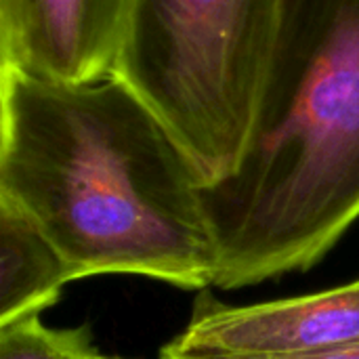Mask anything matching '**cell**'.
Instances as JSON below:
<instances>
[{"mask_svg": "<svg viewBox=\"0 0 359 359\" xmlns=\"http://www.w3.org/2000/svg\"><path fill=\"white\" fill-rule=\"evenodd\" d=\"M133 0H0V69L44 82L109 78Z\"/></svg>", "mask_w": 359, "mask_h": 359, "instance_id": "5b68a950", "label": "cell"}, {"mask_svg": "<svg viewBox=\"0 0 359 359\" xmlns=\"http://www.w3.org/2000/svg\"><path fill=\"white\" fill-rule=\"evenodd\" d=\"M200 189L189 156L118 78L61 84L0 69V198L38 225L74 280L215 284Z\"/></svg>", "mask_w": 359, "mask_h": 359, "instance_id": "6da1fadb", "label": "cell"}, {"mask_svg": "<svg viewBox=\"0 0 359 359\" xmlns=\"http://www.w3.org/2000/svg\"><path fill=\"white\" fill-rule=\"evenodd\" d=\"M101 359H120V358H105V355H103V358Z\"/></svg>", "mask_w": 359, "mask_h": 359, "instance_id": "9c48e42d", "label": "cell"}, {"mask_svg": "<svg viewBox=\"0 0 359 359\" xmlns=\"http://www.w3.org/2000/svg\"><path fill=\"white\" fill-rule=\"evenodd\" d=\"M215 286L313 267L359 219V0H282L248 145L200 189Z\"/></svg>", "mask_w": 359, "mask_h": 359, "instance_id": "7a4b0ae2", "label": "cell"}, {"mask_svg": "<svg viewBox=\"0 0 359 359\" xmlns=\"http://www.w3.org/2000/svg\"><path fill=\"white\" fill-rule=\"evenodd\" d=\"M74 273L53 242L13 202L0 198V326L40 316Z\"/></svg>", "mask_w": 359, "mask_h": 359, "instance_id": "8992f818", "label": "cell"}, {"mask_svg": "<svg viewBox=\"0 0 359 359\" xmlns=\"http://www.w3.org/2000/svg\"><path fill=\"white\" fill-rule=\"evenodd\" d=\"M282 0H133L111 76L170 130L202 187L229 177L252 130Z\"/></svg>", "mask_w": 359, "mask_h": 359, "instance_id": "3957f363", "label": "cell"}, {"mask_svg": "<svg viewBox=\"0 0 359 359\" xmlns=\"http://www.w3.org/2000/svg\"><path fill=\"white\" fill-rule=\"evenodd\" d=\"M160 359H359V345L334 347L324 351H309V353H290V355H259V358H168L160 355Z\"/></svg>", "mask_w": 359, "mask_h": 359, "instance_id": "ba28073f", "label": "cell"}, {"mask_svg": "<svg viewBox=\"0 0 359 359\" xmlns=\"http://www.w3.org/2000/svg\"><path fill=\"white\" fill-rule=\"evenodd\" d=\"M359 345V280L316 294L231 307L200 294L189 326L160 355L259 358Z\"/></svg>", "mask_w": 359, "mask_h": 359, "instance_id": "277c9868", "label": "cell"}, {"mask_svg": "<svg viewBox=\"0 0 359 359\" xmlns=\"http://www.w3.org/2000/svg\"><path fill=\"white\" fill-rule=\"evenodd\" d=\"M86 328L55 330L32 316L0 326V359H101Z\"/></svg>", "mask_w": 359, "mask_h": 359, "instance_id": "52a82bcc", "label": "cell"}]
</instances>
